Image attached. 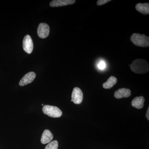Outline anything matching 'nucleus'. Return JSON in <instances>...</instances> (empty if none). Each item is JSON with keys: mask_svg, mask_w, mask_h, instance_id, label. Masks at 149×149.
<instances>
[{"mask_svg": "<svg viewBox=\"0 0 149 149\" xmlns=\"http://www.w3.org/2000/svg\"><path fill=\"white\" fill-rule=\"evenodd\" d=\"M130 69L137 74H144L148 72L149 65L146 61L139 58L133 61L130 65Z\"/></svg>", "mask_w": 149, "mask_h": 149, "instance_id": "obj_1", "label": "nucleus"}, {"mask_svg": "<svg viewBox=\"0 0 149 149\" xmlns=\"http://www.w3.org/2000/svg\"><path fill=\"white\" fill-rule=\"evenodd\" d=\"M130 41L137 47H148L149 46V37L146 35L134 33L130 37Z\"/></svg>", "mask_w": 149, "mask_h": 149, "instance_id": "obj_2", "label": "nucleus"}, {"mask_svg": "<svg viewBox=\"0 0 149 149\" xmlns=\"http://www.w3.org/2000/svg\"><path fill=\"white\" fill-rule=\"evenodd\" d=\"M43 113L48 116L52 118H59L61 116L62 112L57 107L53 106H44L42 109Z\"/></svg>", "mask_w": 149, "mask_h": 149, "instance_id": "obj_3", "label": "nucleus"}, {"mask_svg": "<svg viewBox=\"0 0 149 149\" xmlns=\"http://www.w3.org/2000/svg\"><path fill=\"white\" fill-rule=\"evenodd\" d=\"M71 101L74 103L78 104L82 103L83 98V92L80 88L75 87L73 89L71 96Z\"/></svg>", "mask_w": 149, "mask_h": 149, "instance_id": "obj_4", "label": "nucleus"}, {"mask_svg": "<svg viewBox=\"0 0 149 149\" xmlns=\"http://www.w3.org/2000/svg\"><path fill=\"white\" fill-rule=\"evenodd\" d=\"M50 28L49 25L45 23H41L37 28V34L40 38L45 39L49 36Z\"/></svg>", "mask_w": 149, "mask_h": 149, "instance_id": "obj_5", "label": "nucleus"}, {"mask_svg": "<svg viewBox=\"0 0 149 149\" xmlns=\"http://www.w3.org/2000/svg\"><path fill=\"white\" fill-rule=\"evenodd\" d=\"M33 43L32 38L29 35H27L24 37L23 40V49L27 53H32L33 49Z\"/></svg>", "mask_w": 149, "mask_h": 149, "instance_id": "obj_6", "label": "nucleus"}, {"mask_svg": "<svg viewBox=\"0 0 149 149\" xmlns=\"http://www.w3.org/2000/svg\"><path fill=\"white\" fill-rule=\"evenodd\" d=\"M36 77L35 72H30L24 75L19 81V85L21 86H24L32 83Z\"/></svg>", "mask_w": 149, "mask_h": 149, "instance_id": "obj_7", "label": "nucleus"}, {"mask_svg": "<svg viewBox=\"0 0 149 149\" xmlns=\"http://www.w3.org/2000/svg\"><path fill=\"white\" fill-rule=\"evenodd\" d=\"M75 2V0H54L50 3V6L52 7L64 6L73 4Z\"/></svg>", "mask_w": 149, "mask_h": 149, "instance_id": "obj_8", "label": "nucleus"}, {"mask_svg": "<svg viewBox=\"0 0 149 149\" xmlns=\"http://www.w3.org/2000/svg\"><path fill=\"white\" fill-rule=\"evenodd\" d=\"M131 95V91L130 89L127 88H120L115 92L114 96L116 98L120 99L126 98Z\"/></svg>", "mask_w": 149, "mask_h": 149, "instance_id": "obj_9", "label": "nucleus"}, {"mask_svg": "<svg viewBox=\"0 0 149 149\" xmlns=\"http://www.w3.org/2000/svg\"><path fill=\"white\" fill-rule=\"evenodd\" d=\"M145 98L143 96L137 97L133 99L131 102L132 106L138 109H141L143 107Z\"/></svg>", "mask_w": 149, "mask_h": 149, "instance_id": "obj_10", "label": "nucleus"}, {"mask_svg": "<svg viewBox=\"0 0 149 149\" xmlns=\"http://www.w3.org/2000/svg\"><path fill=\"white\" fill-rule=\"evenodd\" d=\"M53 135L49 130L47 129L44 130L41 137V143L43 144H46L50 143L53 139Z\"/></svg>", "mask_w": 149, "mask_h": 149, "instance_id": "obj_11", "label": "nucleus"}, {"mask_svg": "<svg viewBox=\"0 0 149 149\" xmlns=\"http://www.w3.org/2000/svg\"><path fill=\"white\" fill-rule=\"evenodd\" d=\"M136 10L143 14L144 15L149 14V3H139L137 4L136 6Z\"/></svg>", "mask_w": 149, "mask_h": 149, "instance_id": "obj_12", "label": "nucleus"}, {"mask_svg": "<svg viewBox=\"0 0 149 149\" xmlns=\"http://www.w3.org/2000/svg\"><path fill=\"white\" fill-rule=\"evenodd\" d=\"M117 82L116 77L113 76H110L105 83L103 84V87L105 89H109L112 88Z\"/></svg>", "mask_w": 149, "mask_h": 149, "instance_id": "obj_13", "label": "nucleus"}, {"mask_svg": "<svg viewBox=\"0 0 149 149\" xmlns=\"http://www.w3.org/2000/svg\"><path fill=\"white\" fill-rule=\"evenodd\" d=\"M58 142L57 141H54L49 143L45 149H58Z\"/></svg>", "mask_w": 149, "mask_h": 149, "instance_id": "obj_14", "label": "nucleus"}, {"mask_svg": "<svg viewBox=\"0 0 149 149\" xmlns=\"http://www.w3.org/2000/svg\"><path fill=\"white\" fill-rule=\"evenodd\" d=\"M111 1V0H98L97 1V4L98 6H100L109 2Z\"/></svg>", "mask_w": 149, "mask_h": 149, "instance_id": "obj_15", "label": "nucleus"}, {"mask_svg": "<svg viewBox=\"0 0 149 149\" xmlns=\"http://www.w3.org/2000/svg\"><path fill=\"white\" fill-rule=\"evenodd\" d=\"M106 64L104 62L101 61L99 63L98 65V67L99 68V69L101 70H103L105 68Z\"/></svg>", "mask_w": 149, "mask_h": 149, "instance_id": "obj_16", "label": "nucleus"}, {"mask_svg": "<svg viewBox=\"0 0 149 149\" xmlns=\"http://www.w3.org/2000/svg\"><path fill=\"white\" fill-rule=\"evenodd\" d=\"M146 117L147 119L149 120V107L148 108L147 110L146 114Z\"/></svg>", "mask_w": 149, "mask_h": 149, "instance_id": "obj_17", "label": "nucleus"}, {"mask_svg": "<svg viewBox=\"0 0 149 149\" xmlns=\"http://www.w3.org/2000/svg\"><path fill=\"white\" fill-rule=\"evenodd\" d=\"M42 106H44V104H42Z\"/></svg>", "mask_w": 149, "mask_h": 149, "instance_id": "obj_18", "label": "nucleus"}]
</instances>
